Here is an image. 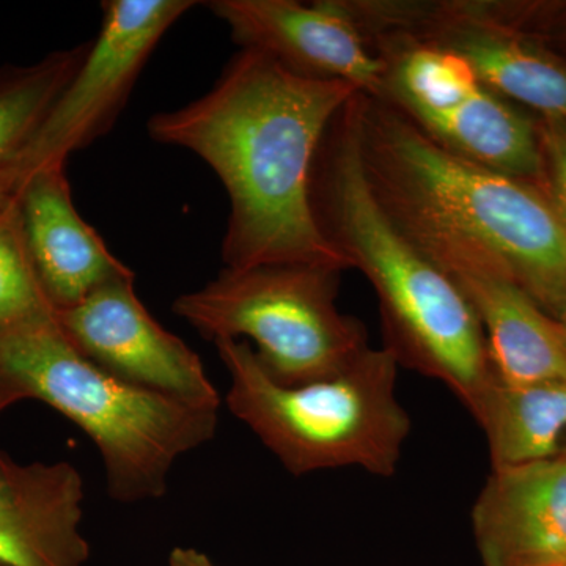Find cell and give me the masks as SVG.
Instances as JSON below:
<instances>
[{"instance_id":"6","label":"cell","mask_w":566,"mask_h":566,"mask_svg":"<svg viewBox=\"0 0 566 566\" xmlns=\"http://www.w3.org/2000/svg\"><path fill=\"white\" fill-rule=\"evenodd\" d=\"M340 274L300 264L223 270L178 296L172 311L208 340H252L279 385H308L342 374L370 348L364 324L338 308Z\"/></svg>"},{"instance_id":"11","label":"cell","mask_w":566,"mask_h":566,"mask_svg":"<svg viewBox=\"0 0 566 566\" xmlns=\"http://www.w3.org/2000/svg\"><path fill=\"white\" fill-rule=\"evenodd\" d=\"M208 9L240 50L262 52L300 76L346 82L370 98L381 96V62L335 0H214Z\"/></svg>"},{"instance_id":"4","label":"cell","mask_w":566,"mask_h":566,"mask_svg":"<svg viewBox=\"0 0 566 566\" xmlns=\"http://www.w3.org/2000/svg\"><path fill=\"white\" fill-rule=\"evenodd\" d=\"M0 368L24 400L51 406L92 439L120 504L164 497L177 461L218 431L219 409L129 385L92 363L57 312L0 331Z\"/></svg>"},{"instance_id":"9","label":"cell","mask_w":566,"mask_h":566,"mask_svg":"<svg viewBox=\"0 0 566 566\" xmlns=\"http://www.w3.org/2000/svg\"><path fill=\"white\" fill-rule=\"evenodd\" d=\"M196 6L192 0L102 3L98 35L25 148L14 193L40 170L65 166L71 153L111 132L159 41Z\"/></svg>"},{"instance_id":"15","label":"cell","mask_w":566,"mask_h":566,"mask_svg":"<svg viewBox=\"0 0 566 566\" xmlns=\"http://www.w3.org/2000/svg\"><path fill=\"white\" fill-rule=\"evenodd\" d=\"M438 266L455 282L474 311L497 381H566V342L560 324L512 275L475 260H450Z\"/></svg>"},{"instance_id":"8","label":"cell","mask_w":566,"mask_h":566,"mask_svg":"<svg viewBox=\"0 0 566 566\" xmlns=\"http://www.w3.org/2000/svg\"><path fill=\"white\" fill-rule=\"evenodd\" d=\"M359 32H401L463 57L506 102L566 122V62L497 0H335Z\"/></svg>"},{"instance_id":"1","label":"cell","mask_w":566,"mask_h":566,"mask_svg":"<svg viewBox=\"0 0 566 566\" xmlns=\"http://www.w3.org/2000/svg\"><path fill=\"white\" fill-rule=\"evenodd\" d=\"M357 93L346 82L300 76L262 52L240 50L210 92L148 120L153 140L199 156L226 188V270H352L316 223L311 185L324 134Z\"/></svg>"},{"instance_id":"24","label":"cell","mask_w":566,"mask_h":566,"mask_svg":"<svg viewBox=\"0 0 566 566\" xmlns=\"http://www.w3.org/2000/svg\"><path fill=\"white\" fill-rule=\"evenodd\" d=\"M560 566H566V564H564V565H560Z\"/></svg>"},{"instance_id":"23","label":"cell","mask_w":566,"mask_h":566,"mask_svg":"<svg viewBox=\"0 0 566 566\" xmlns=\"http://www.w3.org/2000/svg\"><path fill=\"white\" fill-rule=\"evenodd\" d=\"M562 455L566 457V442H565L564 449H562Z\"/></svg>"},{"instance_id":"7","label":"cell","mask_w":566,"mask_h":566,"mask_svg":"<svg viewBox=\"0 0 566 566\" xmlns=\"http://www.w3.org/2000/svg\"><path fill=\"white\" fill-rule=\"evenodd\" d=\"M382 65L381 102L439 147L495 172L536 185V122L495 95L455 52L401 32L360 33Z\"/></svg>"},{"instance_id":"17","label":"cell","mask_w":566,"mask_h":566,"mask_svg":"<svg viewBox=\"0 0 566 566\" xmlns=\"http://www.w3.org/2000/svg\"><path fill=\"white\" fill-rule=\"evenodd\" d=\"M88 46L91 41L0 74V205L14 196L18 164Z\"/></svg>"},{"instance_id":"12","label":"cell","mask_w":566,"mask_h":566,"mask_svg":"<svg viewBox=\"0 0 566 566\" xmlns=\"http://www.w3.org/2000/svg\"><path fill=\"white\" fill-rule=\"evenodd\" d=\"M472 531L485 566L566 564V457L493 469Z\"/></svg>"},{"instance_id":"22","label":"cell","mask_w":566,"mask_h":566,"mask_svg":"<svg viewBox=\"0 0 566 566\" xmlns=\"http://www.w3.org/2000/svg\"><path fill=\"white\" fill-rule=\"evenodd\" d=\"M558 324H560L562 334H564V338L566 342V314L558 319Z\"/></svg>"},{"instance_id":"19","label":"cell","mask_w":566,"mask_h":566,"mask_svg":"<svg viewBox=\"0 0 566 566\" xmlns=\"http://www.w3.org/2000/svg\"><path fill=\"white\" fill-rule=\"evenodd\" d=\"M542 175L538 188L566 229V122L542 118L536 122Z\"/></svg>"},{"instance_id":"16","label":"cell","mask_w":566,"mask_h":566,"mask_svg":"<svg viewBox=\"0 0 566 566\" xmlns=\"http://www.w3.org/2000/svg\"><path fill=\"white\" fill-rule=\"evenodd\" d=\"M472 417L485 433L493 469L558 457L566 436V381H495Z\"/></svg>"},{"instance_id":"10","label":"cell","mask_w":566,"mask_h":566,"mask_svg":"<svg viewBox=\"0 0 566 566\" xmlns=\"http://www.w3.org/2000/svg\"><path fill=\"white\" fill-rule=\"evenodd\" d=\"M134 282L136 275L107 283L80 304L59 311L71 344L129 385L219 409L221 395L199 354L153 318Z\"/></svg>"},{"instance_id":"14","label":"cell","mask_w":566,"mask_h":566,"mask_svg":"<svg viewBox=\"0 0 566 566\" xmlns=\"http://www.w3.org/2000/svg\"><path fill=\"white\" fill-rule=\"evenodd\" d=\"M84 482L66 461L20 464L0 453V566H84Z\"/></svg>"},{"instance_id":"2","label":"cell","mask_w":566,"mask_h":566,"mask_svg":"<svg viewBox=\"0 0 566 566\" xmlns=\"http://www.w3.org/2000/svg\"><path fill=\"white\" fill-rule=\"evenodd\" d=\"M365 178L398 230L431 260L512 275L547 315L566 314V229L534 185L444 150L381 99L356 96Z\"/></svg>"},{"instance_id":"13","label":"cell","mask_w":566,"mask_h":566,"mask_svg":"<svg viewBox=\"0 0 566 566\" xmlns=\"http://www.w3.org/2000/svg\"><path fill=\"white\" fill-rule=\"evenodd\" d=\"M13 197L33 266L55 311L80 304L107 283L136 275L74 207L65 166L40 170Z\"/></svg>"},{"instance_id":"18","label":"cell","mask_w":566,"mask_h":566,"mask_svg":"<svg viewBox=\"0 0 566 566\" xmlns=\"http://www.w3.org/2000/svg\"><path fill=\"white\" fill-rule=\"evenodd\" d=\"M55 312L25 243L20 205L11 197L0 205V331Z\"/></svg>"},{"instance_id":"3","label":"cell","mask_w":566,"mask_h":566,"mask_svg":"<svg viewBox=\"0 0 566 566\" xmlns=\"http://www.w3.org/2000/svg\"><path fill=\"white\" fill-rule=\"evenodd\" d=\"M357 95L335 115L316 153V223L352 270L370 282L385 348L398 365L442 382L474 415L497 381L485 333L455 282L376 202L360 163Z\"/></svg>"},{"instance_id":"5","label":"cell","mask_w":566,"mask_h":566,"mask_svg":"<svg viewBox=\"0 0 566 566\" xmlns=\"http://www.w3.org/2000/svg\"><path fill=\"white\" fill-rule=\"evenodd\" d=\"M230 376L226 403L292 475L359 468L395 475L411 433L397 398V359L368 348L342 374L282 386L244 340L214 342Z\"/></svg>"},{"instance_id":"20","label":"cell","mask_w":566,"mask_h":566,"mask_svg":"<svg viewBox=\"0 0 566 566\" xmlns=\"http://www.w3.org/2000/svg\"><path fill=\"white\" fill-rule=\"evenodd\" d=\"M169 566H218L207 554L193 547H174L169 556Z\"/></svg>"},{"instance_id":"21","label":"cell","mask_w":566,"mask_h":566,"mask_svg":"<svg viewBox=\"0 0 566 566\" xmlns=\"http://www.w3.org/2000/svg\"><path fill=\"white\" fill-rule=\"evenodd\" d=\"M24 400L18 387L11 382L9 376L0 368V412L17 401Z\"/></svg>"}]
</instances>
